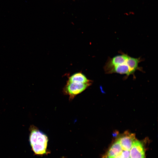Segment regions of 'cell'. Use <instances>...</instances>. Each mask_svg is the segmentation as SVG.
Returning a JSON list of instances; mask_svg holds the SVG:
<instances>
[{
  "label": "cell",
  "mask_w": 158,
  "mask_h": 158,
  "mask_svg": "<svg viewBox=\"0 0 158 158\" xmlns=\"http://www.w3.org/2000/svg\"><path fill=\"white\" fill-rule=\"evenodd\" d=\"M104 68L107 73L125 74L127 77L134 75L135 73L132 67L130 56L123 53L108 59Z\"/></svg>",
  "instance_id": "6da1fadb"
},
{
  "label": "cell",
  "mask_w": 158,
  "mask_h": 158,
  "mask_svg": "<svg viewBox=\"0 0 158 158\" xmlns=\"http://www.w3.org/2000/svg\"><path fill=\"white\" fill-rule=\"evenodd\" d=\"M29 130V142L34 153L37 155L46 154L48 141L47 135L33 125L30 126Z\"/></svg>",
  "instance_id": "7a4b0ae2"
},
{
  "label": "cell",
  "mask_w": 158,
  "mask_h": 158,
  "mask_svg": "<svg viewBox=\"0 0 158 158\" xmlns=\"http://www.w3.org/2000/svg\"><path fill=\"white\" fill-rule=\"evenodd\" d=\"M92 83H83L76 82L67 83L63 89L64 94L69 96L70 100L73 99L78 95L81 93L90 86Z\"/></svg>",
  "instance_id": "3957f363"
},
{
  "label": "cell",
  "mask_w": 158,
  "mask_h": 158,
  "mask_svg": "<svg viewBox=\"0 0 158 158\" xmlns=\"http://www.w3.org/2000/svg\"><path fill=\"white\" fill-rule=\"evenodd\" d=\"M130 151L131 158H145L144 145L141 141L135 140Z\"/></svg>",
  "instance_id": "277c9868"
},
{
  "label": "cell",
  "mask_w": 158,
  "mask_h": 158,
  "mask_svg": "<svg viewBox=\"0 0 158 158\" xmlns=\"http://www.w3.org/2000/svg\"><path fill=\"white\" fill-rule=\"evenodd\" d=\"M122 148L124 150H130L133 144L136 140L134 134L125 132L118 139Z\"/></svg>",
  "instance_id": "5b68a950"
},
{
  "label": "cell",
  "mask_w": 158,
  "mask_h": 158,
  "mask_svg": "<svg viewBox=\"0 0 158 158\" xmlns=\"http://www.w3.org/2000/svg\"><path fill=\"white\" fill-rule=\"evenodd\" d=\"M122 149L117 139L111 145L102 158H115L122 152Z\"/></svg>",
  "instance_id": "8992f818"
},
{
  "label": "cell",
  "mask_w": 158,
  "mask_h": 158,
  "mask_svg": "<svg viewBox=\"0 0 158 158\" xmlns=\"http://www.w3.org/2000/svg\"><path fill=\"white\" fill-rule=\"evenodd\" d=\"M72 82L83 83H92L91 80L88 79L85 75L81 72L75 73L69 78L67 83Z\"/></svg>",
  "instance_id": "52a82bcc"
}]
</instances>
